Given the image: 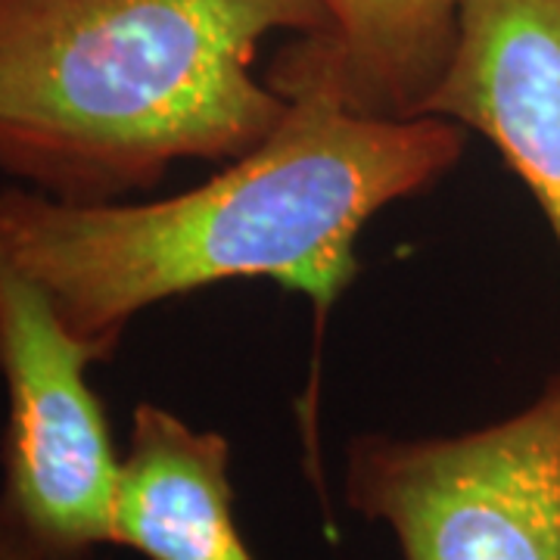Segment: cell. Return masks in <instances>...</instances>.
I'll list each match as a JSON object with an SVG mask.
<instances>
[{
	"label": "cell",
	"instance_id": "obj_4",
	"mask_svg": "<svg viewBox=\"0 0 560 560\" xmlns=\"http://www.w3.org/2000/svg\"><path fill=\"white\" fill-rule=\"evenodd\" d=\"M101 361L0 237V514L54 560L109 545L121 455L88 381Z\"/></svg>",
	"mask_w": 560,
	"mask_h": 560
},
{
	"label": "cell",
	"instance_id": "obj_5",
	"mask_svg": "<svg viewBox=\"0 0 560 560\" xmlns=\"http://www.w3.org/2000/svg\"><path fill=\"white\" fill-rule=\"evenodd\" d=\"M423 116L489 140L560 249V0H464L452 60Z\"/></svg>",
	"mask_w": 560,
	"mask_h": 560
},
{
	"label": "cell",
	"instance_id": "obj_3",
	"mask_svg": "<svg viewBox=\"0 0 560 560\" xmlns=\"http://www.w3.org/2000/svg\"><path fill=\"white\" fill-rule=\"evenodd\" d=\"M342 495L401 560H560V374L477 430L352 436Z\"/></svg>",
	"mask_w": 560,
	"mask_h": 560
},
{
	"label": "cell",
	"instance_id": "obj_7",
	"mask_svg": "<svg viewBox=\"0 0 560 560\" xmlns=\"http://www.w3.org/2000/svg\"><path fill=\"white\" fill-rule=\"evenodd\" d=\"M318 40L352 109L423 116L448 69L464 0H320Z\"/></svg>",
	"mask_w": 560,
	"mask_h": 560
},
{
	"label": "cell",
	"instance_id": "obj_2",
	"mask_svg": "<svg viewBox=\"0 0 560 560\" xmlns=\"http://www.w3.org/2000/svg\"><path fill=\"white\" fill-rule=\"evenodd\" d=\"M320 0H0V172L72 202L156 187L253 150L287 97L256 75Z\"/></svg>",
	"mask_w": 560,
	"mask_h": 560
},
{
	"label": "cell",
	"instance_id": "obj_1",
	"mask_svg": "<svg viewBox=\"0 0 560 560\" xmlns=\"http://www.w3.org/2000/svg\"><path fill=\"white\" fill-rule=\"evenodd\" d=\"M278 125L219 175L150 202H72L10 184L0 237L106 359L140 312L228 280H275L324 318L359 278L368 221L436 187L467 131L352 109L318 40L283 47Z\"/></svg>",
	"mask_w": 560,
	"mask_h": 560
},
{
	"label": "cell",
	"instance_id": "obj_6",
	"mask_svg": "<svg viewBox=\"0 0 560 560\" xmlns=\"http://www.w3.org/2000/svg\"><path fill=\"white\" fill-rule=\"evenodd\" d=\"M231 442L140 401L113 499L109 545L147 560H259L234 514Z\"/></svg>",
	"mask_w": 560,
	"mask_h": 560
},
{
	"label": "cell",
	"instance_id": "obj_8",
	"mask_svg": "<svg viewBox=\"0 0 560 560\" xmlns=\"http://www.w3.org/2000/svg\"><path fill=\"white\" fill-rule=\"evenodd\" d=\"M0 560H54L0 514Z\"/></svg>",
	"mask_w": 560,
	"mask_h": 560
}]
</instances>
